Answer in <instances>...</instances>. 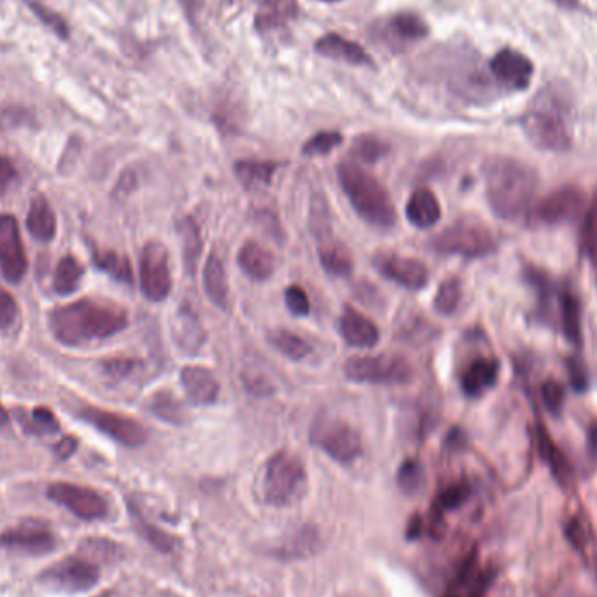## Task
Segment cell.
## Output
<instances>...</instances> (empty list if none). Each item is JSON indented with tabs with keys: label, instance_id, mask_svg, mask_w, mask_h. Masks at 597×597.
<instances>
[{
	"label": "cell",
	"instance_id": "53",
	"mask_svg": "<svg viewBox=\"0 0 597 597\" xmlns=\"http://www.w3.org/2000/svg\"><path fill=\"white\" fill-rule=\"evenodd\" d=\"M135 364L137 362L131 360V358H116V360H110V362L105 364V371L112 374L114 378H123V376L133 371Z\"/></svg>",
	"mask_w": 597,
	"mask_h": 597
},
{
	"label": "cell",
	"instance_id": "12",
	"mask_svg": "<svg viewBox=\"0 0 597 597\" xmlns=\"http://www.w3.org/2000/svg\"><path fill=\"white\" fill-rule=\"evenodd\" d=\"M140 289L152 302L165 301L172 292L170 257L163 243L151 241L140 255Z\"/></svg>",
	"mask_w": 597,
	"mask_h": 597
},
{
	"label": "cell",
	"instance_id": "5",
	"mask_svg": "<svg viewBox=\"0 0 597 597\" xmlns=\"http://www.w3.org/2000/svg\"><path fill=\"white\" fill-rule=\"evenodd\" d=\"M306 488L308 474L297 454L280 451L269 458L262 479V495L268 505L290 507L301 500Z\"/></svg>",
	"mask_w": 597,
	"mask_h": 597
},
{
	"label": "cell",
	"instance_id": "42",
	"mask_svg": "<svg viewBox=\"0 0 597 597\" xmlns=\"http://www.w3.org/2000/svg\"><path fill=\"white\" fill-rule=\"evenodd\" d=\"M397 482L400 489L407 493V495H414L418 493L419 486L423 482V467L421 463L416 460H407L402 463V467L398 470Z\"/></svg>",
	"mask_w": 597,
	"mask_h": 597
},
{
	"label": "cell",
	"instance_id": "25",
	"mask_svg": "<svg viewBox=\"0 0 597 597\" xmlns=\"http://www.w3.org/2000/svg\"><path fill=\"white\" fill-rule=\"evenodd\" d=\"M173 336H175L180 350L187 355L198 353L201 346L205 344L206 334L203 323L189 306L180 309L177 320H175V327H173Z\"/></svg>",
	"mask_w": 597,
	"mask_h": 597
},
{
	"label": "cell",
	"instance_id": "13",
	"mask_svg": "<svg viewBox=\"0 0 597 597\" xmlns=\"http://www.w3.org/2000/svg\"><path fill=\"white\" fill-rule=\"evenodd\" d=\"M81 416L97 430L123 446L138 447L147 440V432L142 423H138L137 419L130 416L107 411V409H98V407H86L81 412Z\"/></svg>",
	"mask_w": 597,
	"mask_h": 597
},
{
	"label": "cell",
	"instance_id": "27",
	"mask_svg": "<svg viewBox=\"0 0 597 597\" xmlns=\"http://www.w3.org/2000/svg\"><path fill=\"white\" fill-rule=\"evenodd\" d=\"M318 255L323 269L334 276H350L353 271V257L350 250L341 241H336L330 234L318 238Z\"/></svg>",
	"mask_w": 597,
	"mask_h": 597
},
{
	"label": "cell",
	"instance_id": "47",
	"mask_svg": "<svg viewBox=\"0 0 597 597\" xmlns=\"http://www.w3.org/2000/svg\"><path fill=\"white\" fill-rule=\"evenodd\" d=\"M28 6L32 7V11H34L37 18H41V20L44 21L51 30H55L56 34L60 35L62 39H67V37H69V25L65 23V20H63L60 14L49 11V9H46L42 4H37V2H28Z\"/></svg>",
	"mask_w": 597,
	"mask_h": 597
},
{
	"label": "cell",
	"instance_id": "7",
	"mask_svg": "<svg viewBox=\"0 0 597 597\" xmlns=\"http://www.w3.org/2000/svg\"><path fill=\"white\" fill-rule=\"evenodd\" d=\"M309 437L313 446L341 465H351L364 453V442L360 433L341 418L323 416L316 419L315 425L311 426Z\"/></svg>",
	"mask_w": 597,
	"mask_h": 597
},
{
	"label": "cell",
	"instance_id": "2",
	"mask_svg": "<svg viewBox=\"0 0 597 597\" xmlns=\"http://www.w3.org/2000/svg\"><path fill=\"white\" fill-rule=\"evenodd\" d=\"M49 325L60 343L77 346L116 336L126 329L128 315L116 304L83 299L53 309Z\"/></svg>",
	"mask_w": 597,
	"mask_h": 597
},
{
	"label": "cell",
	"instance_id": "41",
	"mask_svg": "<svg viewBox=\"0 0 597 597\" xmlns=\"http://www.w3.org/2000/svg\"><path fill=\"white\" fill-rule=\"evenodd\" d=\"M343 142V135L337 131H320L313 137L309 138L308 142L302 147V152L306 156H325L329 152L334 151Z\"/></svg>",
	"mask_w": 597,
	"mask_h": 597
},
{
	"label": "cell",
	"instance_id": "10",
	"mask_svg": "<svg viewBox=\"0 0 597 597\" xmlns=\"http://www.w3.org/2000/svg\"><path fill=\"white\" fill-rule=\"evenodd\" d=\"M49 500L86 522L103 521L109 515V503L95 489L72 482H53L46 491Z\"/></svg>",
	"mask_w": 597,
	"mask_h": 597
},
{
	"label": "cell",
	"instance_id": "30",
	"mask_svg": "<svg viewBox=\"0 0 597 597\" xmlns=\"http://www.w3.org/2000/svg\"><path fill=\"white\" fill-rule=\"evenodd\" d=\"M28 233L34 236L35 240L48 243L53 240L56 234V217L53 208L49 206L44 196H37L30 205L27 217Z\"/></svg>",
	"mask_w": 597,
	"mask_h": 597
},
{
	"label": "cell",
	"instance_id": "48",
	"mask_svg": "<svg viewBox=\"0 0 597 597\" xmlns=\"http://www.w3.org/2000/svg\"><path fill=\"white\" fill-rule=\"evenodd\" d=\"M285 301H287V308L290 309L292 315L308 316L309 311H311L308 294L299 285H292V287L285 290Z\"/></svg>",
	"mask_w": 597,
	"mask_h": 597
},
{
	"label": "cell",
	"instance_id": "58",
	"mask_svg": "<svg viewBox=\"0 0 597 597\" xmlns=\"http://www.w3.org/2000/svg\"><path fill=\"white\" fill-rule=\"evenodd\" d=\"M550 2H554L556 6L564 7V9H580V0H550Z\"/></svg>",
	"mask_w": 597,
	"mask_h": 597
},
{
	"label": "cell",
	"instance_id": "34",
	"mask_svg": "<svg viewBox=\"0 0 597 597\" xmlns=\"http://www.w3.org/2000/svg\"><path fill=\"white\" fill-rule=\"evenodd\" d=\"M180 241H182V255L186 264L187 273L193 275L198 266L199 254H201V234L199 227L193 219H184L179 226Z\"/></svg>",
	"mask_w": 597,
	"mask_h": 597
},
{
	"label": "cell",
	"instance_id": "38",
	"mask_svg": "<svg viewBox=\"0 0 597 597\" xmlns=\"http://www.w3.org/2000/svg\"><path fill=\"white\" fill-rule=\"evenodd\" d=\"M461 297H463V290H461V282L458 278H447L440 283L439 290L435 294V301H433V308L440 315H453L454 311L460 306Z\"/></svg>",
	"mask_w": 597,
	"mask_h": 597
},
{
	"label": "cell",
	"instance_id": "14",
	"mask_svg": "<svg viewBox=\"0 0 597 597\" xmlns=\"http://www.w3.org/2000/svg\"><path fill=\"white\" fill-rule=\"evenodd\" d=\"M587 212V194L580 187L566 186L547 194L540 203L538 213L550 226L577 222Z\"/></svg>",
	"mask_w": 597,
	"mask_h": 597
},
{
	"label": "cell",
	"instance_id": "59",
	"mask_svg": "<svg viewBox=\"0 0 597 597\" xmlns=\"http://www.w3.org/2000/svg\"><path fill=\"white\" fill-rule=\"evenodd\" d=\"M7 421H9V416H7L6 409L0 405V426H6Z\"/></svg>",
	"mask_w": 597,
	"mask_h": 597
},
{
	"label": "cell",
	"instance_id": "40",
	"mask_svg": "<svg viewBox=\"0 0 597 597\" xmlns=\"http://www.w3.org/2000/svg\"><path fill=\"white\" fill-rule=\"evenodd\" d=\"M23 425L27 432L35 433V435H51V433L58 432V428H60L55 414L46 407L34 409L28 418H23Z\"/></svg>",
	"mask_w": 597,
	"mask_h": 597
},
{
	"label": "cell",
	"instance_id": "18",
	"mask_svg": "<svg viewBox=\"0 0 597 597\" xmlns=\"http://www.w3.org/2000/svg\"><path fill=\"white\" fill-rule=\"evenodd\" d=\"M339 332L346 343L353 348H360V350L374 348L381 337L378 325L362 311L351 308V306L344 308L341 320H339Z\"/></svg>",
	"mask_w": 597,
	"mask_h": 597
},
{
	"label": "cell",
	"instance_id": "1",
	"mask_svg": "<svg viewBox=\"0 0 597 597\" xmlns=\"http://www.w3.org/2000/svg\"><path fill=\"white\" fill-rule=\"evenodd\" d=\"M484 180L491 210L508 222L528 215L540 187L535 168L507 156H495L484 163Z\"/></svg>",
	"mask_w": 597,
	"mask_h": 597
},
{
	"label": "cell",
	"instance_id": "8",
	"mask_svg": "<svg viewBox=\"0 0 597 597\" xmlns=\"http://www.w3.org/2000/svg\"><path fill=\"white\" fill-rule=\"evenodd\" d=\"M344 376L362 385H405L411 381L412 365L392 353L355 357L344 364Z\"/></svg>",
	"mask_w": 597,
	"mask_h": 597
},
{
	"label": "cell",
	"instance_id": "24",
	"mask_svg": "<svg viewBox=\"0 0 597 597\" xmlns=\"http://www.w3.org/2000/svg\"><path fill=\"white\" fill-rule=\"evenodd\" d=\"M405 215L412 226L419 229H428L433 227L440 220L442 208H440L439 198L426 187H419L405 206Z\"/></svg>",
	"mask_w": 597,
	"mask_h": 597
},
{
	"label": "cell",
	"instance_id": "36",
	"mask_svg": "<svg viewBox=\"0 0 597 597\" xmlns=\"http://www.w3.org/2000/svg\"><path fill=\"white\" fill-rule=\"evenodd\" d=\"M93 261L102 271L116 278L117 282L128 283V285L133 283V269L126 255L105 250V252H95Z\"/></svg>",
	"mask_w": 597,
	"mask_h": 597
},
{
	"label": "cell",
	"instance_id": "4",
	"mask_svg": "<svg viewBox=\"0 0 597 597\" xmlns=\"http://www.w3.org/2000/svg\"><path fill=\"white\" fill-rule=\"evenodd\" d=\"M337 175L351 206L367 224L379 229L395 226L397 212L392 196L379 179L353 161L341 163L337 168Z\"/></svg>",
	"mask_w": 597,
	"mask_h": 597
},
{
	"label": "cell",
	"instance_id": "15",
	"mask_svg": "<svg viewBox=\"0 0 597 597\" xmlns=\"http://www.w3.org/2000/svg\"><path fill=\"white\" fill-rule=\"evenodd\" d=\"M27 254L13 215H0V271L7 282L18 283L27 273Z\"/></svg>",
	"mask_w": 597,
	"mask_h": 597
},
{
	"label": "cell",
	"instance_id": "57",
	"mask_svg": "<svg viewBox=\"0 0 597 597\" xmlns=\"http://www.w3.org/2000/svg\"><path fill=\"white\" fill-rule=\"evenodd\" d=\"M587 440H589V449H591L592 454H596L597 456V421H594V423L589 426Z\"/></svg>",
	"mask_w": 597,
	"mask_h": 597
},
{
	"label": "cell",
	"instance_id": "19",
	"mask_svg": "<svg viewBox=\"0 0 597 597\" xmlns=\"http://www.w3.org/2000/svg\"><path fill=\"white\" fill-rule=\"evenodd\" d=\"M180 383L194 405H210L219 398V381L210 369L201 365L184 367L180 372Z\"/></svg>",
	"mask_w": 597,
	"mask_h": 597
},
{
	"label": "cell",
	"instance_id": "50",
	"mask_svg": "<svg viewBox=\"0 0 597 597\" xmlns=\"http://www.w3.org/2000/svg\"><path fill=\"white\" fill-rule=\"evenodd\" d=\"M568 376L575 392L584 393L589 388V372L580 358L571 357L568 360Z\"/></svg>",
	"mask_w": 597,
	"mask_h": 597
},
{
	"label": "cell",
	"instance_id": "56",
	"mask_svg": "<svg viewBox=\"0 0 597 597\" xmlns=\"http://www.w3.org/2000/svg\"><path fill=\"white\" fill-rule=\"evenodd\" d=\"M180 7L184 9V13H186L187 18L189 21H196V16H198L199 9H201V0H179Z\"/></svg>",
	"mask_w": 597,
	"mask_h": 597
},
{
	"label": "cell",
	"instance_id": "45",
	"mask_svg": "<svg viewBox=\"0 0 597 597\" xmlns=\"http://www.w3.org/2000/svg\"><path fill=\"white\" fill-rule=\"evenodd\" d=\"M135 519H137L138 531L142 533L147 542L151 543L154 549L161 550V552H170L173 549L172 536L166 535L163 531H159L156 526L145 522L142 517H138V514H135Z\"/></svg>",
	"mask_w": 597,
	"mask_h": 597
},
{
	"label": "cell",
	"instance_id": "23",
	"mask_svg": "<svg viewBox=\"0 0 597 597\" xmlns=\"http://www.w3.org/2000/svg\"><path fill=\"white\" fill-rule=\"evenodd\" d=\"M238 266L254 282H264L275 273V257L257 241H247L238 252Z\"/></svg>",
	"mask_w": 597,
	"mask_h": 597
},
{
	"label": "cell",
	"instance_id": "26",
	"mask_svg": "<svg viewBox=\"0 0 597 597\" xmlns=\"http://www.w3.org/2000/svg\"><path fill=\"white\" fill-rule=\"evenodd\" d=\"M203 285L208 299L220 309L229 308V282H227L226 268L219 254L208 255L205 269H203Z\"/></svg>",
	"mask_w": 597,
	"mask_h": 597
},
{
	"label": "cell",
	"instance_id": "16",
	"mask_svg": "<svg viewBox=\"0 0 597 597\" xmlns=\"http://www.w3.org/2000/svg\"><path fill=\"white\" fill-rule=\"evenodd\" d=\"M374 266L379 275L407 290H421L430 280V273L425 264L405 255L381 252L374 257Z\"/></svg>",
	"mask_w": 597,
	"mask_h": 597
},
{
	"label": "cell",
	"instance_id": "32",
	"mask_svg": "<svg viewBox=\"0 0 597 597\" xmlns=\"http://www.w3.org/2000/svg\"><path fill=\"white\" fill-rule=\"evenodd\" d=\"M582 322H584L582 304L573 294H566L561 301V323H563L564 336L575 346H582L584 341Z\"/></svg>",
	"mask_w": 597,
	"mask_h": 597
},
{
	"label": "cell",
	"instance_id": "44",
	"mask_svg": "<svg viewBox=\"0 0 597 597\" xmlns=\"http://www.w3.org/2000/svg\"><path fill=\"white\" fill-rule=\"evenodd\" d=\"M542 402L545 405V409L550 412V414H554V416H559L561 411H563L564 400H566V390H564V386L561 383H557L554 379H549V381H545L542 385Z\"/></svg>",
	"mask_w": 597,
	"mask_h": 597
},
{
	"label": "cell",
	"instance_id": "39",
	"mask_svg": "<svg viewBox=\"0 0 597 597\" xmlns=\"http://www.w3.org/2000/svg\"><path fill=\"white\" fill-rule=\"evenodd\" d=\"M151 411L163 421L179 425L184 421V409L175 395L168 392H159L152 397Z\"/></svg>",
	"mask_w": 597,
	"mask_h": 597
},
{
	"label": "cell",
	"instance_id": "46",
	"mask_svg": "<svg viewBox=\"0 0 597 597\" xmlns=\"http://www.w3.org/2000/svg\"><path fill=\"white\" fill-rule=\"evenodd\" d=\"M584 248L592 268L597 273V206L585 217Z\"/></svg>",
	"mask_w": 597,
	"mask_h": 597
},
{
	"label": "cell",
	"instance_id": "60",
	"mask_svg": "<svg viewBox=\"0 0 597 597\" xmlns=\"http://www.w3.org/2000/svg\"><path fill=\"white\" fill-rule=\"evenodd\" d=\"M320 2H341V0H320Z\"/></svg>",
	"mask_w": 597,
	"mask_h": 597
},
{
	"label": "cell",
	"instance_id": "11",
	"mask_svg": "<svg viewBox=\"0 0 597 597\" xmlns=\"http://www.w3.org/2000/svg\"><path fill=\"white\" fill-rule=\"evenodd\" d=\"M56 545L55 531L41 519H25L0 533V550L23 556H46Z\"/></svg>",
	"mask_w": 597,
	"mask_h": 597
},
{
	"label": "cell",
	"instance_id": "22",
	"mask_svg": "<svg viewBox=\"0 0 597 597\" xmlns=\"http://www.w3.org/2000/svg\"><path fill=\"white\" fill-rule=\"evenodd\" d=\"M500 374V364L495 358H475L461 374V388L468 397H481L493 388Z\"/></svg>",
	"mask_w": 597,
	"mask_h": 597
},
{
	"label": "cell",
	"instance_id": "21",
	"mask_svg": "<svg viewBox=\"0 0 597 597\" xmlns=\"http://www.w3.org/2000/svg\"><path fill=\"white\" fill-rule=\"evenodd\" d=\"M315 49L320 55L336 62L350 63L357 67H369L372 58L358 42L341 34H327L316 41Z\"/></svg>",
	"mask_w": 597,
	"mask_h": 597
},
{
	"label": "cell",
	"instance_id": "6",
	"mask_svg": "<svg viewBox=\"0 0 597 597\" xmlns=\"http://www.w3.org/2000/svg\"><path fill=\"white\" fill-rule=\"evenodd\" d=\"M430 247L439 254L479 259L495 252L496 238L482 220L465 217L435 234L430 241Z\"/></svg>",
	"mask_w": 597,
	"mask_h": 597
},
{
	"label": "cell",
	"instance_id": "52",
	"mask_svg": "<svg viewBox=\"0 0 597 597\" xmlns=\"http://www.w3.org/2000/svg\"><path fill=\"white\" fill-rule=\"evenodd\" d=\"M566 536H568L571 545H573L578 552H582V550L585 549V545H587V536H585L584 524L578 521V519H571V521L568 522V526H566Z\"/></svg>",
	"mask_w": 597,
	"mask_h": 597
},
{
	"label": "cell",
	"instance_id": "17",
	"mask_svg": "<svg viewBox=\"0 0 597 597\" xmlns=\"http://www.w3.org/2000/svg\"><path fill=\"white\" fill-rule=\"evenodd\" d=\"M489 69L496 77V81L510 90H526L535 72L528 56L514 49H501L489 63Z\"/></svg>",
	"mask_w": 597,
	"mask_h": 597
},
{
	"label": "cell",
	"instance_id": "55",
	"mask_svg": "<svg viewBox=\"0 0 597 597\" xmlns=\"http://www.w3.org/2000/svg\"><path fill=\"white\" fill-rule=\"evenodd\" d=\"M77 442L74 437H65V439L60 440L58 444H56V456L58 458H62V460H67L69 456H72V453L76 451Z\"/></svg>",
	"mask_w": 597,
	"mask_h": 597
},
{
	"label": "cell",
	"instance_id": "33",
	"mask_svg": "<svg viewBox=\"0 0 597 597\" xmlns=\"http://www.w3.org/2000/svg\"><path fill=\"white\" fill-rule=\"evenodd\" d=\"M83 275L84 269L81 262L77 261L76 257H72V255H65L56 266L53 287H55L58 294L69 296L72 292H76Z\"/></svg>",
	"mask_w": 597,
	"mask_h": 597
},
{
	"label": "cell",
	"instance_id": "35",
	"mask_svg": "<svg viewBox=\"0 0 597 597\" xmlns=\"http://www.w3.org/2000/svg\"><path fill=\"white\" fill-rule=\"evenodd\" d=\"M269 341L275 346L276 350L282 353L283 357L290 358V360H302L311 353V344L304 337L292 332V330H275L269 336Z\"/></svg>",
	"mask_w": 597,
	"mask_h": 597
},
{
	"label": "cell",
	"instance_id": "51",
	"mask_svg": "<svg viewBox=\"0 0 597 597\" xmlns=\"http://www.w3.org/2000/svg\"><path fill=\"white\" fill-rule=\"evenodd\" d=\"M18 318V302L0 287V329H9Z\"/></svg>",
	"mask_w": 597,
	"mask_h": 597
},
{
	"label": "cell",
	"instance_id": "28",
	"mask_svg": "<svg viewBox=\"0 0 597 597\" xmlns=\"http://www.w3.org/2000/svg\"><path fill=\"white\" fill-rule=\"evenodd\" d=\"M278 163L273 161H261V159H241L234 165V173L241 182V186L248 191L266 189L271 186L275 177Z\"/></svg>",
	"mask_w": 597,
	"mask_h": 597
},
{
	"label": "cell",
	"instance_id": "9",
	"mask_svg": "<svg viewBox=\"0 0 597 597\" xmlns=\"http://www.w3.org/2000/svg\"><path fill=\"white\" fill-rule=\"evenodd\" d=\"M100 564L84 554L63 557L39 575V582L55 591L79 594L88 592L100 582Z\"/></svg>",
	"mask_w": 597,
	"mask_h": 597
},
{
	"label": "cell",
	"instance_id": "29",
	"mask_svg": "<svg viewBox=\"0 0 597 597\" xmlns=\"http://www.w3.org/2000/svg\"><path fill=\"white\" fill-rule=\"evenodd\" d=\"M538 449H540L542 460L549 465L557 482L561 486H568L571 477H573L570 460L566 458V454L561 451V447L557 446L543 426H538Z\"/></svg>",
	"mask_w": 597,
	"mask_h": 597
},
{
	"label": "cell",
	"instance_id": "37",
	"mask_svg": "<svg viewBox=\"0 0 597 597\" xmlns=\"http://www.w3.org/2000/svg\"><path fill=\"white\" fill-rule=\"evenodd\" d=\"M390 151V145L374 135H360L351 145V154L362 163H378Z\"/></svg>",
	"mask_w": 597,
	"mask_h": 597
},
{
	"label": "cell",
	"instance_id": "54",
	"mask_svg": "<svg viewBox=\"0 0 597 597\" xmlns=\"http://www.w3.org/2000/svg\"><path fill=\"white\" fill-rule=\"evenodd\" d=\"M16 179V168H14L11 159L0 156V194L7 191V187L11 186V182Z\"/></svg>",
	"mask_w": 597,
	"mask_h": 597
},
{
	"label": "cell",
	"instance_id": "20",
	"mask_svg": "<svg viewBox=\"0 0 597 597\" xmlns=\"http://www.w3.org/2000/svg\"><path fill=\"white\" fill-rule=\"evenodd\" d=\"M299 16L296 0H261L255 13V28L261 34H275L289 27Z\"/></svg>",
	"mask_w": 597,
	"mask_h": 597
},
{
	"label": "cell",
	"instance_id": "3",
	"mask_svg": "<svg viewBox=\"0 0 597 597\" xmlns=\"http://www.w3.org/2000/svg\"><path fill=\"white\" fill-rule=\"evenodd\" d=\"M522 130L540 151H568L573 142L571 105L556 90H542L522 116Z\"/></svg>",
	"mask_w": 597,
	"mask_h": 597
},
{
	"label": "cell",
	"instance_id": "49",
	"mask_svg": "<svg viewBox=\"0 0 597 597\" xmlns=\"http://www.w3.org/2000/svg\"><path fill=\"white\" fill-rule=\"evenodd\" d=\"M470 496V488L467 482H456L440 495L439 503L442 507L451 510V508H458L468 500Z\"/></svg>",
	"mask_w": 597,
	"mask_h": 597
},
{
	"label": "cell",
	"instance_id": "31",
	"mask_svg": "<svg viewBox=\"0 0 597 597\" xmlns=\"http://www.w3.org/2000/svg\"><path fill=\"white\" fill-rule=\"evenodd\" d=\"M386 27L398 42H419L428 35V25L414 13L395 14Z\"/></svg>",
	"mask_w": 597,
	"mask_h": 597
},
{
	"label": "cell",
	"instance_id": "43",
	"mask_svg": "<svg viewBox=\"0 0 597 597\" xmlns=\"http://www.w3.org/2000/svg\"><path fill=\"white\" fill-rule=\"evenodd\" d=\"M84 556L91 557L93 561H105L109 563L117 556V545L109 540H102V538H91V540H84L79 550Z\"/></svg>",
	"mask_w": 597,
	"mask_h": 597
}]
</instances>
